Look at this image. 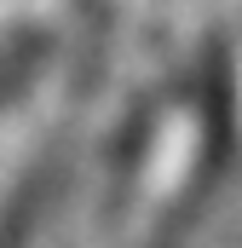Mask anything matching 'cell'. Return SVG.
I'll return each mask as SVG.
<instances>
[{"instance_id": "obj_1", "label": "cell", "mask_w": 242, "mask_h": 248, "mask_svg": "<svg viewBox=\"0 0 242 248\" xmlns=\"http://www.w3.org/2000/svg\"><path fill=\"white\" fill-rule=\"evenodd\" d=\"M208 168H213V116H184L167 144V173H162V196L150 214V231L138 248H179L202 214L208 196Z\"/></svg>"}]
</instances>
